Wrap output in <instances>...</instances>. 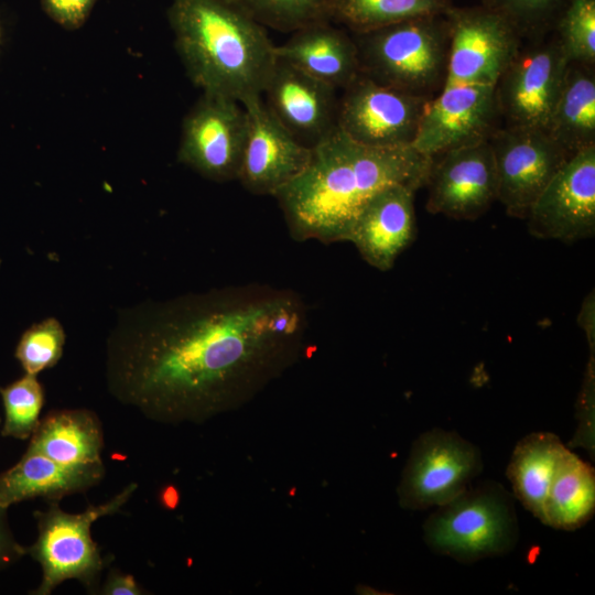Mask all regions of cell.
Here are the masks:
<instances>
[{
	"label": "cell",
	"instance_id": "6da1fadb",
	"mask_svg": "<svg viewBox=\"0 0 595 595\" xmlns=\"http://www.w3.org/2000/svg\"><path fill=\"white\" fill-rule=\"evenodd\" d=\"M307 327L303 299L264 284L144 302L121 311L109 334L107 387L152 421L203 423L294 365Z\"/></svg>",
	"mask_w": 595,
	"mask_h": 595
},
{
	"label": "cell",
	"instance_id": "7a4b0ae2",
	"mask_svg": "<svg viewBox=\"0 0 595 595\" xmlns=\"http://www.w3.org/2000/svg\"><path fill=\"white\" fill-rule=\"evenodd\" d=\"M431 163L412 145H365L336 126L312 147L305 170L274 197L295 240L347 241L372 196L393 185L418 191Z\"/></svg>",
	"mask_w": 595,
	"mask_h": 595
},
{
	"label": "cell",
	"instance_id": "3957f363",
	"mask_svg": "<svg viewBox=\"0 0 595 595\" xmlns=\"http://www.w3.org/2000/svg\"><path fill=\"white\" fill-rule=\"evenodd\" d=\"M169 21L191 80L240 104L262 97L277 62L266 28L231 0H173Z\"/></svg>",
	"mask_w": 595,
	"mask_h": 595
},
{
	"label": "cell",
	"instance_id": "277c9868",
	"mask_svg": "<svg viewBox=\"0 0 595 595\" xmlns=\"http://www.w3.org/2000/svg\"><path fill=\"white\" fill-rule=\"evenodd\" d=\"M350 34L357 47L359 74L429 98L443 88L450 51L445 13L410 18Z\"/></svg>",
	"mask_w": 595,
	"mask_h": 595
},
{
	"label": "cell",
	"instance_id": "5b68a950",
	"mask_svg": "<svg viewBox=\"0 0 595 595\" xmlns=\"http://www.w3.org/2000/svg\"><path fill=\"white\" fill-rule=\"evenodd\" d=\"M513 495L494 480L468 486L423 524L430 549L461 562L508 553L518 541Z\"/></svg>",
	"mask_w": 595,
	"mask_h": 595
},
{
	"label": "cell",
	"instance_id": "8992f818",
	"mask_svg": "<svg viewBox=\"0 0 595 595\" xmlns=\"http://www.w3.org/2000/svg\"><path fill=\"white\" fill-rule=\"evenodd\" d=\"M138 488L136 483L126 486L105 504L88 506L80 513H68L58 501H51L47 509L35 511L36 541L25 548V555L42 567V582L31 594L50 595L66 580L79 581L90 593H97L100 574L106 565L90 528L100 517L113 515L130 499Z\"/></svg>",
	"mask_w": 595,
	"mask_h": 595
},
{
	"label": "cell",
	"instance_id": "52a82bcc",
	"mask_svg": "<svg viewBox=\"0 0 595 595\" xmlns=\"http://www.w3.org/2000/svg\"><path fill=\"white\" fill-rule=\"evenodd\" d=\"M480 451L453 431L432 429L412 444L397 494L402 508L442 506L463 493L480 474Z\"/></svg>",
	"mask_w": 595,
	"mask_h": 595
},
{
	"label": "cell",
	"instance_id": "ba28073f",
	"mask_svg": "<svg viewBox=\"0 0 595 595\" xmlns=\"http://www.w3.org/2000/svg\"><path fill=\"white\" fill-rule=\"evenodd\" d=\"M569 63L554 34L521 47L495 85L505 127L547 132Z\"/></svg>",
	"mask_w": 595,
	"mask_h": 595
},
{
	"label": "cell",
	"instance_id": "9c48e42d",
	"mask_svg": "<svg viewBox=\"0 0 595 595\" xmlns=\"http://www.w3.org/2000/svg\"><path fill=\"white\" fill-rule=\"evenodd\" d=\"M445 15L450 26V51L444 86L495 87L522 47L517 29L504 15L483 4L453 6Z\"/></svg>",
	"mask_w": 595,
	"mask_h": 595
},
{
	"label": "cell",
	"instance_id": "30bf717a",
	"mask_svg": "<svg viewBox=\"0 0 595 595\" xmlns=\"http://www.w3.org/2000/svg\"><path fill=\"white\" fill-rule=\"evenodd\" d=\"M431 99L378 84L359 74L338 99L337 126L365 145H412Z\"/></svg>",
	"mask_w": 595,
	"mask_h": 595
},
{
	"label": "cell",
	"instance_id": "8fae6325",
	"mask_svg": "<svg viewBox=\"0 0 595 595\" xmlns=\"http://www.w3.org/2000/svg\"><path fill=\"white\" fill-rule=\"evenodd\" d=\"M247 133V112L237 100L203 96L184 119L178 161L215 181L237 180Z\"/></svg>",
	"mask_w": 595,
	"mask_h": 595
},
{
	"label": "cell",
	"instance_id": "7c38bea8",
	"mask_svg": "<svg viewBox=\"0 0 595 595\" xmlns=\"http://www.w3.org/2000/svg\"><path fill=\"white\" fill-rule=\"evenodd\" d=\"M498 196L506 213L526 218L534 201L572 156L545 131L498 128L489 138Z\"/></svg>",
	"mask_w": 595,
	"mask_h": 595
},
{
	"label": "cell",
	"instance_id": "4fadbf2b",
	"mask_svg": "<svg viewBox=\"0 0 595 595\" xmlns=\"http://www.w3.org/2000/svg\"><path fill=\"white\" fill-rule=\"evenodd\" d=\"M529 232L574 242L595 234V145L573 154L530 207Z\"/></svg>",
	"mask_w": 595,
	"mask_h": 595
},
{
	"label": "cell",
	"instance_id": "5bb4252c",
	"mask_svg": "<svg viewBox=\"0 0 595 595\" xmlns=\"http://www.w3.org/2000/svg\"><path fill=\"white\" fill-rule=\"evenodd\" d=\"M425 186L426 210L474 220L497 201L498 180L489 141L448 150L432 158Z\"/></svg>",
	"mask_w": 595,
	"mask_h": 595
},
{
	"label": "cell",
	"instance_id": "9a60e30c",
	"mask_svg": "<svg viewBox=\"0 0 595 595\" xmlns=\"http://www.w3.org/2000/svg\"><path fill=\"white\" fill-rule=\"evenodd\" d=\"M500 120L494 86H444L428 104L412 147L433 158L488 141Z\"/></svg>",
	"mask_w": 595,
	"mask_h": 595
},
{
	"label": "cell",
	"instance_id": "2e32d148",
	"mask_svg": "<svg viewBox=\"0 0 595 595\" xmlns=\"http://www.w3.org/2000/svg\"><path fill=\"white\" fill-rule=\"evenodd\" d=\"M241 105L247 112V133L237 180L252 194L274 196L305 170L312 148L274 118L262 97Z\"/></svg>",
	"mask_w": 595,
	"mask_h": 595
},
{
	"label": "cell",
	"instance_id": "e0dca14e",
	"mask_svg": "<svg viewBox=\"0 0 595 595\" xmlns=\"http://www.w3.org/2000/svg\"><path fill=\"white\" fill-rule=\"evenodd\" d=\"M337 89L279 58L268 78L263 102L300 142L313 147L337 126Z\"/></svg>",
	"mask_w": 595,
	"mask_h": 595
},
{
	"label": "cell",
	"instance_id": "ac0fdd59",
	"mask_svg": "<svg viewBox=\"0 0 595 595\" xmlns=\"http://www.w3.org/2000/svg\"><path fill=\"white\" fill-rule=\"evenodd\" d=\"M415 192L405 185L387 187L372 196L356 218L347 241L371 267L390 270L415 238Z\"/></svg>",
	"mask_w": 595,
	"mask_h": 595
},
{
	"label": "cell",
	"instance_id": "d6986e66",
	"mask_svg": "<svg viewBox=\"0 0 595 595\" xmlns=\"http://www.w3.org/2000/svg\"><path fill=\"white\" fill-rule=\"evenodd\" d=\"M277 58L336 88L344 89L359 75L356 43L351 34L329 20L302 26L281 45Z\"/></svg>",
	"mask_w": 595,
	"mask_h": 595
},
{
	"label": "cell",
	"instance_id": "ffe728a7",
	"mask_svg": "<svg viewBox=\"0 0 595 595\" xmlns=\"http://www.w3.org/2000/svg\"><path fill=\"white\" fill-rule=\"evenodd\" d=\"M104 476L102 461L68 465L25 452L14 466L0 474V506L8 508L36 497L60 501L65 496L88 490Z\"/></svg>",
	"mask_w": 595,
	"mask_h": 595
},
{
	"label": "cell",
	"instance_id": "44dd1931",
	"mask_svg": "<svg viewBox=\"0 0 595 595\" xmlns=\"http://www.w3.org/2000/svg\"><path fill=\"white\" fill-rule=\"evenodd\" d=\"M102 447L98 416L86 409H64L54 410L40 421L26 452L72 465L101 461Z\"/></svg>",
	"mask_w": 595,
	"mask_h": 595
},
{
	"label": "cell",
	"instance_id": "7402d4cb",
	"mask_svg": "<svg viewBox=\"0 0 595 595\" xmlns=\"http://www.w3.org/2000/svg\"><path fill=\"white\" fill-rule=\"evenodd\" d=\"M547 133L570 155L595 145L594 65L569 63Z\"/></svg>",
	"mask_w": 595,
	"mask_h": 595
},
{
	"label": "cell",
	"instance_id": "603a6c76",
	"mask_svg": "<svg viewBox=\"0 0 595 595\" xmlns=\"http://www.w3.org/2000/svg\"><path fill=\"white\" fill-rule=\"evenodd\" d=\"M567 448L550 432H533L516 445L507 467L513 497L542 522L543 505L560 459Z\"/></svg>",
	"mask_w": 595,
	"mask_h": 595
},
{
	"label": "cell",
	"instance_id": "cb8c5ba5",
	"mask_svg": "<svg viewBox=\"0 0 595 595\" xmlns=\"http://www.w3.org/2000/svg\"><path fill=\"white\" fill-rule=\"evenodd\" d=\"M594 508V469L567 450L545 497L542 522L554 529L576 530L592 518Z\"/></svg>",
	"mask_w": 595,
	"mask_h": 595
},
{
	"label": "cell",
	"instance_id": "d4e9b609",
	"mask_svg": "<svg viewBox=\"0 0 595 595\" xmlns=\"http://www.w3.org/2000/svg\"><path fill=\"white\" fill-rule=\"evenodd\" d=\"M452 0H328V19L359 33L405 19L444 14Z\"/></svg>",
	"mask_w": 595,
	"mask_h": 595
},
{
	"label": "cell",
	"instance_id": "484cf974",
	"mask_svg": "<svg viewBox=\"0 0 595 595\" xmlns=\"http://www.w3.org/2000/svg\"><path fill=\"white\" fill-rule=\"evenodd\" d=\"M552 32L570 63L595 64V0H567Z\"/></svg>",
	"mask_w": 595,
	"mask_h": 595
},
{
	"label": "cell",
	"instance_id": "4316f807",
	"mask_svg": "<svg viewBox=\"0 0 595 595\" xmlns=\"http://www.w3.org/2000/svg\"><path fill=\"white\" fill-rule=\"evenodd\" d=\"M264 28L281 32L328 19V0H231Z\"/></svg>",
	"mask_w": 595,
	"mask_h": 595
},
{
	"label": "cell",
	"instance_id": "83f0119b",
	"mask_svg": "<svg viewBox=\"0 0 595 595\" xmlns=\"http://www.w3.org/2000/svg\"><path fill=\"white\" fill-rule=\"evenodd\" d=\"M0 393L6 412L2 435L19 440L31 437L40 423L44 400L43 388L36 376L25 374L13 383L1 388Z\"/></svg>",
	"mask_w": 595,
	"mask_h": 595
},
{
	"label": "cell",
	"instance_id": "f1b7e54d",
	"mask_svg": "<svg viewBox=\"0 0 595 595\" xmlns=\"http://www.w3.org/2000/svg\"><path fill=\"white\" fill-rule=\"evenodd\" d=\"M567 0H483L517 29L520 36L537 41L553 31L554 23Z\"/></svg>",
	"mask_w": 595,
	"mask_h": 595
},
{
	"label": "cell",
	"instance_id": "f546056e",
	"mask_svg": "<svg viewBox=\"0 0 595 595\" xmlns=\"http://www.w3.org/2000/svg\"><path fill=\"white\" fill-rule=\"evenodd\" d=\"M64 344L65 333L62 325L56 318L47 317L23 333L15 357L25 374L36 376L60 360Z\"/></svg>",
	"mask_w": 595,
	"mask_h": 595
},
{
	"label": "cell",
	"instance_id": "4dcf8cb0",
	"mask_svg": "<svg viewBox=\"0 0 595 595\" xmlns=\"http://www.w3.org/2000/svg\"><path fill=\"white\" fill-rule=\"evenodd\" d=\"M595 355L589 356L576 404L578 426L570 446L594 453Z\"/></svg>",
	"mask_w": 595,
	"mask_h": 595
},
{
	"label": "cell",
	"instance_id": "1f68e13d",
	"mask_svg": "<svg viewBox=\"0 0 595 595\" xmlns=\"http://www.w3.org/2000/svg\"><path fill=\"white\" fill-rule=\"evenodd\" d=\"M45 13L67 30L80 28L89 17L96 0H41Z\"/></svg>",
	"mask_w": 595,
	"mask_h": 595
},
{
	"label": "cell",
	"instance_id": "d6a6232c",
	"mask_svg": "<svg viewBox=\"0 0 595 595\" xmlns=\"http://www.w3.org/2000/svg\"><path fill=\"white\" fill-rule=\"evenodd\" d=\"M7 509L0 506V570L15 563L25 555V548L15 541L10 530Z\"/></svg>",
	"mask_w": 595,
	"mask_h": 595
},
{
	"label": "cell",
	"instance_id": "836d02e7",
	"mask_svg": "<svg viewBox=\"0 0 595 595\" xmlns=\"http://www.w3.org/2000/svg\"><path fill=\"white\" fill-rule=\"evenodd\" d=\"M99 593L104 595L144 594L131 575L121 573L118 570H111L108 573L106 582Z\"/></svg>",
	"mask_w": 595,
	"mask_h": 595
},
{
	"label": "cell",
	"instance_id": "e575fe53",
	"mask_svg": "<svg viewBox=\"0 0 595 595\" xmlns=\"http://www.w3.org/2000/svg\"><path fill=\"white\" fill-rule=\"evenodd\" d=\"M577 323L584 331L589 345V355H595V295L592 290L583 300Z\"/></svg>",
	"mask_w": 595,
	"mask_h": 595
}]
</instances>
